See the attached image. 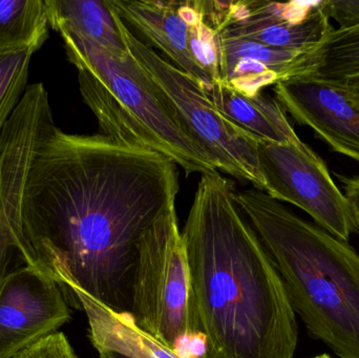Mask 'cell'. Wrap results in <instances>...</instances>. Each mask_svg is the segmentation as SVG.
<instances>
[{
	"label": "cell",
	"mask_w": 359,
	"mask_h": 358,
	"mask_svg": "<svg viewBox=\"0 0 359 358\" xmlns=\"http://www.w3.org/2000/svg\"><path fill=\"white\" fill-rule=\"evenodd\" d=\"M257 158L264 193L301 208L330 235L349 241L353 227L347 201L320 156L302 141H261Z\"/></svg>",
	"instance_id": "obj_8"
},
{
	"label": "cell",
	"mask_w": 359,
	"mask_h": 358,
	"mask_svg": "<svg viewBox=\"0 0 359 358\" xmlns=\"http://www.w3.org/2000/svg\"><path fill=\"white\" fill-rule=\"evenodd\" d=\"M130 313L137 325L176 352L182 343L202 338L176 208L141 239Z\"/></svg>",
	"instance_id": "obj_6"
},
{
	"label": "cell",
	"mask_w": 359,
	"mask_h": 358,
	"mask_svg": "<svg viewBox=\"0 0 359 358\" xmlns=\"http://www.w3.org/2000/svg\"><path fill=\"white\" fill-rule=\"evenodd\" d=\"M359 74V27L334 29L306 57L299 73L318 81L334 83Z\"/></svg>",
	"instance_id": "obj_18"
},
{
	"label": "cell",
	"mask_w": 359,
	"mask_h": 358,
	"mask_svg": "<svg viewBox=\"0 0 359 358\" xmlns=\"http://www.w3.org/2000/svg\"><path fill=\"white\" fill-rule=\"evenodd\" d=\"M99 358H104V357H99Z\"/></svg>",
	"instance_id": "obj_27"
},
{
	"label": "cell",
	"mask_w": 359,
	"mask_h": 358,
	"mask_svg": "<svg viewBox=\"0 0 359 358\" xmlns=\"http://www.w3.org/2000/svg\"><path fill=\"white\" fill-rule=\"evenodd\" d=\"M221 81L247 97L299 73L309 53L283 50L219 34Z\"/></svg>",
	"instance_id": "obj_12"
},
{
	"label": "cell",
	"mask_w": 359,
	"mask_h": 358,
	"mask_svg": "<svg viewBox=\"0 0 359 358\" xmlns=\"http://www.w3.org/2000/svg\"><path fill=\"white\" fill-rule=\"evenodd\" d=\"M44 0H0V56L33 48L48 38Z\"/></svg>",
	"instance_id": "obj_17"
},
{
	"label": "cell",
	"mask_w": 359,
	"mask_h": 358,
	"mask_svg": "<svg viewBox=\"0 0 359 358\" xmlns=\"http://www.w3.org/2000/svg\"><path fill=\"white\" fill-rule=\"evenodd\" d=\"M179 189L177 164L164 156L55 125L23 188L21 263L54 280L72 304L79 289L130 312L139 244L176 208Z\"/></svg>",
	"instance_id": "obj_1"
},
{
	"label": "cell",
	"mask_w": 359,
	"mask_h": 358,
	"mask_svg": "<svg viewBox=\"0 0 359 358\" xmlns=\"http://www.w3.org/2000/svg\"><path fill=\"white\" fill-rule=\"evenodd\" d=\"M234 199L273 260L295 315L337 357L359 358V254L264 191Z\"/></svg>",
	"instance_id": "obj_3"
},
{
	"label": "cell",
	"mask_w": 359,
	"mask_h": 358,
	"mask_svg": "<svg viewBox=\"0 0 359 358\" xmlns=\"http://www.w3.org/2000/svg\"><path fill=\"white\" fill-rule=\"evenodd\" d=\"M14 358H79L65 334L56 332L46 336Z\"/></svg>",
	"instance_id": "obj_21"
},
{
	"label": "cell",
	"mask_w": 359,
	"mask_h": 358,
	"mask_svg": "<svg viewBox=\"0 0 359 358\" xmlns=\"http://www.w3.org/2000/svg\"><path fill=\"white\" fill-rule=\"evenodd\" d=\"M276 100L297 123L312 128L333 151L359 162V109L331 84L293 76L274 85Z\"/></svg>",
	"instance_id": "obj_10"
},
{
	"label": "cell",
	"mask_w": 359,
	"mask_h": 358,
	"mask_svg": "<svg viewBox=\"0 0 359 358\" xmlns=\"http://www.w3.org/2000/svg\"><path fill=\"white\" fill-rule=\"evenodd\" d=\"M109 2L130 55L168 101L186 134L206 153L217 170L248 181L255 189L264 191L257 158L262 140L223 115L198 80L135 36Z\"/></svg>",
	"instance_id": "obj_5"
},
{
	"label": "cell",
	"mask_w": 359,
	"mask_h": 358,
	"mask_svg": "<svg viewBox=\"0 0 359 358\" xmlns=\"http://www.w3.org/2000/svg\"><path fill=\"white\" fill-rule=\"evenodd\" d=\"M48 90L27 86L0 134V281L23 266L21 200L27 172L43 137L54 128Z\"/></svg>",
	"instance_id": "obj_7"
},
{
	"label": "cell",
	"mask_w": 359,
	"mask_h": 358,
	"mask_svg": "<svg viewBox=\"0 0 359 358\" xmlns=\"http://www.w3.org/2000/svg\"><path fill=\"white\" fill-rule=\"evenodd\" d=\"M189 48L194 62L206 73L211 83L221 81L219 33L203 20L189 25Z\"/></svg>",
	"instance_id": "obj_20"
},
{
	"label": "cell",
	"mask_w": 359,
	"mask_h": 358,
	"mask_svg": "<svg viewBox=\"0 0 359 358\" xmlns=\"http://www.w3.org/2000/svg\"><path fill=\"white\" fill-rule=\"evenodd\" d=\"M312 358H332L329 354H326V353H324V354L318 355V357H312Z\"/></svg>",
	"instance_id": "obj_26"
},
{
	"label": "cell",
	"mask_w": 359,
	"mask_h": 358,
	"mask_svg": "<svg viewBox=\"0 0 359 358\" xmlns=\"http://www.w3.org/2000/svg\"><path fill=\"white\" fill-rule=\"evenodd\" d=\"M182 237L203 358H294L299 325L284 282L219 172L201 177Z\"/></svg>",
	"instance_id": "obj_2"
},
{
	"label": "cell",
	"mask_w": 359,
	"mask_h": 358,
	"mask_svg": "<svg viewBox=\"0 0 359 358\" xmlns=\"http://www.w3.org/2000/svg\"><path fill=\"white\" fill-rule=\"evenodd\" d=\"M48 25L77 32L116 56L128 53L115 13L102 0H44Z\"/></svg>",
	"instance_id": "obj_16"
},
{
	"label": "cell",
	"mask_w": 359,
	"mask_h": 358,
	"mask_svg": "<svg viewBox=\"0 0 359 358\" xmlns=\"http://www.w3.org/2000/svg\"><path fill=\"white\" fill-rule=\"evenodd\" d=\"M74 305L88 317L90 340L99 355L113 353L126 358H184L137 325L130 312L113 310L79 289Z\"/></svg>",
	"instance_id": "obj_14"
},
{
	"label": "cell",
	"mask_w": 359,
	"mask_h": 358,
	"mask_svg": "<svg viewBox=\"0 0 359 358\" xmlns=\"http://www.w3.org/2000/svg\"><path fill=\"white\" fill-rule=\"evenodd\" d=\"M71 319L58 284L35 267H18L0 281V358H14Z\"/></svg>",
	"instance_id": "obj_9"
},
{
	"label": "cell",
	"mask_w": 359,
	"mask_h": 358,
	"mask_svg": "<svg viewBox=\"0 0 359 358\" xmlns=\"http://www.w3.org/2000/svg\"><path fill=\"white\" fill-rule=\"evenodd\" d=\"M126 25H130L147 41L162 50L175 67L208 88L210 79L194 62L189 48V25L180 16L179 1H126L111 0Z\"/></svg>",
	"instance_id": "obj_13"
},
{
	"label": "cell",
	"mask_w": 359,
	"mask_h": 358,
	"mask_svg": "<svg viewBox=\"0 0 359 358\" xmlns=\"http://www.w3.org/2000/svg\"><path fill=\"white\" fill-rule=\"evenodd\" d=\"M99 357H102L104 358H126L123 357H120V355L113 354V353H107V354H101Z\"/></svg>",
	"instance_id": "obj_25"
},
{
	"label": "cell",
	"mask_w": 359,
	"mask_h": 358,
	"mask_svg": "<svg viewBox=\"0 0 359 358\" xmlns=\"http://www.w3.org/2000/svg\"><path fill=\"white\" fill-rule=\"evenodd\" d=\"M35 52L27 48L0 56V134L27 90L29 63Z\"/></svg>",
	"instance_id": "obj_19"
},
{
	"label": "cell",
	"mask_w": 359,
	"mask_h": 358,
	"mask_svg": "<svg viewBox=\"0 0 359 358\" xmlns=\"http://www.w3.org/2000/svg\"><path fill=\"white\" fill-rule=\"evenodd\" d=\"M333 29L323 1H251L248 16L227 25L219 34L283 50L311 53Z\"/></svg>",
	"instance_id": "obj_11"
},
{
	"label": "cell",
	"mask_w": 359,
	"mask_h": 358,
	"mask_svg": "<svg viewBox=\"0 0 359 358\" xmlns=\"http://www.w3.org/2000/svg\"><path fill=\"white\" fill-rule=\"evenodd\" d=\"M204 90L223 115L259 140L280 144L301 142L285 109L269 95L262 92L247 97L222 81L212 82Z\"/></svg>",
	"instance_id": "obj_15"
},
{
	"label": "cell",
	"mask_w": 359,
	"mask_h": 358,
	"mask_svg": "<svg viewBox=\"0 0 359 358\" xmlns=\"http://www.w3.org/2000/svg\"><path fill=\"white\" fill-rule=\"evenodd\" d=\"M58 33L77 69L82 98L103 136L160 153L186 176L217 172L130 50L116 56L77 32L62 29Z\"/></svg>",
	"instance_id": "obj_4"
},
{
	"label": "cell",
	"mask_w": 359,
	"mask_h": 358,
	"mask_svg": "<svg viewBox=\"0 0 359 358\" xmlns=\"http://www.w3.org/2000/svg\"><path fill=\"white\" fill-rule=\"evenodd\" d=\"M323 82V81H322ZM327 83V82H325ZM339 88L355 109H359V74L341 81L328 83Z\"/></svg>",
	"instance_id": "obj_24"
},
{
	"label": "cell",
	"mask_w": 359,
	"mask_h": 358,
	"mask_svg": "<svg viewBox=\"0 0 359 358\" xmlns=\"http://www.w3.org/2000/svg\"><path fill=\"white\" fill-rule=\"evenodd\" d=\"M339 181L344 185V195L349 208L353 233L359 235V174L354 177H346L335 172Z\"/></svg>",
	"instance_id": "obj_23"
},
{
	"label": "cell",
	"mask_w": 359,
	"mask_h": 358,
	"mask_svg": "<svg viewBox=\"0 0 359 358\" xmlns=\"http://www.w3.org/2000/svg\"><path fill=\"white\" fill-rule=\"evenodd\" d=\"M323 6L329 19L337 21V29L359 27V0H324Z\"/></svg>",
	"instance_id": "obj_22"
}]
</instances>
